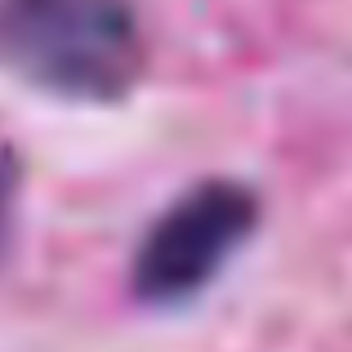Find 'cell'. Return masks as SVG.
<instances>
[{"label": "cell", "mask_w": 352, "mask_h": 352, "mask_svg": "<svg viewBox=\"0 0 352 352\" xmlns=\"http://www.w3.org/2000/svg\"><path fill=\"white\" fill-rule=\"evenodd\" d=\"M18 201H23V156H18L14 138L0 125V267H5V258H9V245H14Z\"/></svg>", "instance_id": "cell-3"}, {"label": "cell", "mask_w": 352, "mask_h": 352, "mask_svg": "<svg viewBox=\"0 0 352 352\" xmlns=\"http://www.w3.org/2000/svg\"><path fill=\"white\" fill-rule=\"evenodd\" d=\"M134 0H0V72L63 103H125L147 76Z\"/></svg>", "instance_id": "cell-1"}, {"label": "cell", "mask_w": 352, "mask_h": 352, "mask_svg": "<svg viewBox=\"0 0 352 352\" xmlns=\"http://www.w3.org/2000/svg\"><path fill=\"white\" fill-rule=\"evenodd\" d=\"M254 188L236 179H201L174 197L143 232L129 285L147 308H179L219 281L258 228Z\"/></svg>", "instance_id": "cell-2"}]
</instances>
